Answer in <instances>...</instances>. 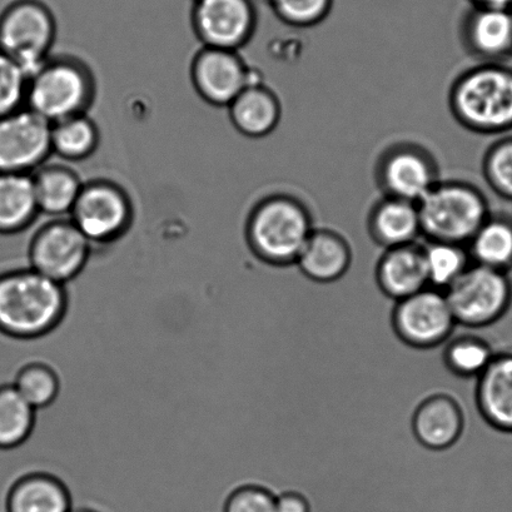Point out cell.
Instances as JSON below:
<instances>
[{
    "label": "cell",
    "instance_id": "cell-29",
    "mask_svg": "<svg viewBox=\"0 0 512 512\" xmlns=\"http://www.w3.org/2000/svg\"><path fill=\"white\" fill-rule=\"evenodd\" d=\"M495 355L496 352L485 338L461 335L447 342L442 361L452 375L461 379H477Z\"/></svg>",
    "mask_w": 512,
    "mask_h": 512
},
{
    "label": "cell",
    "instance_id": "cell-12",
    "mask_svg": "<svg viewBox=\"0 0 512 512\" xmlns=\"http://www.w3.org/2000/svg\"><path fill=\"white\" fill-rule=\"evenodd\" d=\"M52 124L24 107L0 118V173L33 175L53 156Z\"/></svg>",
    "mask_w": 512,
    "mask_h": 512
},
{
    "label": "cell",
    "instance_id": "cell-9",
    "mask_svg": "<svg viewBox=\"0 0 512 512\" xmlns=\"http://www.w3.org/2000/svg\"><path fill=\"white\" fill-rule=\"evenodd\" d=\"M93 245L67 218L43 223L28 246V266L49 280L67 286L87 267Z\"/></svg>",
    "mask_w": 512,
    "mask_h": 512
},
{
    "label": "cell",
    "instance_id": "cell-1",
    "mask_svg": "<svg viewBox=\"0 0 512 512\" xmlns=\"http://www.w3.org/2000/svg\"><path fill=\"white\" fill-rule=\"evenodd\" d=\"M68 306L67 286L33 268L0 271V335L17 341L47 336L61 325Z\"/></svg>",
    "mask_w": 512,
    "mask_h": 512
},
{
    "label": "cell",
    "instance_id": "cell-35",
    "mask_svg": "<svg viewBox=\"0 0 512 512\" xmlns=\"http://www.w3.org/2000/svg\"><path fill=\"white\" fill-rule=\"evenodd\" d=\"M276 512H312V505L302 492L287 490L276 494Z\"/></svg>",
    "mask_w": 512,
    "mask_h": 512
},
{
    "label": "cell",
    "instance_id": "cell-8",
    "mask_svg": "<svg viewBox=\"0 0 512 512\" xmlns=\"http://www.w3.org/2000/svg\"><path fill=\"white\" fill-rule=\"evenodd\" d=\"M131 197L118 183L109 180L84 182L69 220L94 246L121 240L132 226Z\"/></svg>",
    "mask_w": 512,
    "mask_h": 512
},
{
    "label": "cell",
    "instance_id": "cell-21",
    "mask_svg": "<svg viewBox=\"0 0 512 512\" xmlns=\"http://www.w3.org/2000/svg\"><path fill=\"white\" fill-rule=\"evenodd\" d=\"M232 126L242 136L261 139L276 131L282 118V104L273 89L260 79L252 82L227 107Z\"/></svg>",
    "mask_w": 512,
    "mask_h": 512
},
{
    "label": "cell",
    "instance_id": "cell-14",
    "mask_svg": "<svg viewBox=\"0 0 512 512\" xmlns=\"http://www.w3.org/2000/svg\"><path fill=\"white\" fill-rule=\"evenodd\" d=\"M256 79L240 52L202 47L192 59L193 88L213 107L227 108Z\"/></svg>",
    "mask_w": 512,
    "mask_h": 512
},
{
    "label": "cell",
    "instance_id": "cell-3",
    "mask_svg": "<svg viewBox=\"0 0 512 512\" xmlns=\"http://www.w3.org/2000/svg\"><path fill=\"white\" fill-rule=\"evenodd\" d=\"M449 107L461 127L480 134L512 128V71L496 63H482L456 77Z\"/></svg>",
    "mask_w": 512,
    "mask_h": 512
},
{
    "label": "cell",
    "instance_id": "cell-13",
    "mask_svg": "<svg viewBox=\"0 0 512 512\" xmlns=\"http://www.w3.org/2000/svg\"><path fill=\"white\" fill-rule=\"evenodd\" d=\"M252 0H198L193 3L191 23L202 47L240 52L257 29Z\"/></svg>",
    "mask_w": 512,
    "mask_h": 512
},
{
    "label": "cell",
    "instance_id": "cell-38",
    "mask_svg": "<svg viewBox=\"0 0 512 512\" xmlns=\"http://www.w3.org/2000/svg\"><path fill=\"white\" fill-rule=\"evenodd\" d=\"M192 2H193V3H196V2H198V0H192Z\"/></svg>",
    "mask_w": 512,
    "mask_h": 512
},
{
    "label": "cell",
    "instance_id": "cell-30",
    "mask_svg": "<svg viewBox=\"0 0 512 512\" xmlns=\"http://www.w3.org/2000/svg\"><path fill=\"white\" fill-rule=\"evenodd\" d=\"M12 385L34 410L48 409L61 394L62 382L54 367L33 361L16 372Z\"/></svg>",
    "mask_w": 512,
    "mask_h": 512
},
{
    "label": "cell",
    "instance_id": "cell-33",
    "mask_svg": "<svg viewBox=\"0 0 512 512\" xmlns=\"http://www.w3.org/2000/svg\"><path fill=\"white\" fill-rule=\"evenodd\" d=\"M482 172L492 190L512 200V138L497 142L487 151Z\"/></svg>",
    "mask_w": 512,
    "mask_h": 512
},
{
    "label": "cell",
    "instance_id": "cell-16",
    "mask_svg": "<svg viewBox=\"0 0 512 512\" xmlns=\"http://www.w3.org/2000/svg\"><path fill=\"white\" fill-rule=\"evenodd\" d=\"M419 444L432 451L454 446L465 431V414L454 396L434 394L417 405L411 420Z\"/></svg>",
    "mask_w": 512,
    "mask_h": 512
},
{
    "label": "cell",
    "instance_id": "cell-6",
    "mask_svg": "<svg viewBox=\"0 0 512 512\" xmlns=\"http://www.w3.org/2000/svg\"><path fill=\"white\" fill-rule=\"evenodd\" d=\"M57 21L42 0H16L0 14V52L31 77L52 57Z\"/></svg>",
    "mask_w": 512,
    "mask_h": 512
},
{
    "label": "cell",
    "instance_id": "cell-37",
    "mask_svg": "<svg viewBox=\"0 0 512 512\" xmlns=\"http://www.w3.org/2000/svg\"><path fill=\"white\" fill-rule=\"evenodd\" d=\"M73 512H99V511L92 510V509H82V510H74Z\"/></svg>",
    "mask_w": 512,
    "mask_h": 512
},
{
    "label": "cell",
    "instance_id": "cell-24",
    "mask_svg": "<svg viewBox=\"0 0 512 512\" xmlns=\"http://www.w3.org/2000/svg\"><path fill=\"white\" fill-rule=\"evenodd\" d=\"M39 216L32 175L0 173V236H14Z\"/></svg>",
    "mask_w": 512,
    "mask_h": 512
},
{
    "label": "cell",
    "instance_id": "cell-11",
    "mask_svg": "<svg viewBox=\"0 0 512 512\" xmlns=\"http://www.w3.org/2000/svg\"><path fill=\"white\" fill-rule=\"evenodd\" d=\"M376 180L384 196L419 203L441 178L436 159L427 149L400 142L381 154Z\"/></svg>",
    "mask_w": 512,
    "mask_h": 512
},
{
    "label": "cell",
    "instance_id": "cell-15",
    "mask_svg": "<svg viewBox=\"0 0 512 512\" xmlns=\"http://www.w3.org/2000/svg\"><path fill=\"white\" fill-rule=\"evenodd\" d=\"M460 32L466 51L485 63H495L512 53L510 9L474 7L462 19Z\"/></svg>",
    "mask_w": 512,
    "mask_h": 512
},
{
    "label": "cell",
    "instance_id": "cell-23",
    "mask_svg": "<svg viewBox=\"0 0 512 512\" xmlns=\"http://www.w3.org/2000/svg\"><path fill=\"white\" fill-rule=\"evenodd\" d=\"M39 215L67 218L81 195L84 181L64 163H46L32 175Z\"/></svg>",
    "mask_w": 512,
    "mask_h": 512
},
{
    "label": "cell",
    "instance_id": "cell-25",
    "mask_svg": "<svg viewBox=\"0 0 512 512\" xmlns=\"http://www.w3.org/2000/svg\"><path fill=\"white\" fill-rule=\"evenodd\" d=\"M466 248L471 263L509 272L512 268V222L490 215Z\"/></svg>",
    "mask_w": 512,
    "mask_h": 512
},
{
    "label": "cell",
    "instance_id": "cell-28",
    "mask_svg": "<svg viewBox=\"0 0 512 512\" xmlns=\"http://www.w3.org/2000/svg\"><path fill=\"white\" fill-rule=\"evenodd\" d=\"M422 252L427 283L436 290L446 291L471 265L466 246L456 243L426 241Z\"/></svg>",
    "mask_w": 512,
    "mask_h": 512
},
{
    "label": "cell",
    "instance_id": "cell-18",
    "mask_svg": "<svg viewBox=\"0 0 512 512\" xmlns=\"http://www.w3.org/2000/svg\"><path fill=\"white\" fill-rule=\"evenodd\" d=\"M352 265L349 241L330 228H315L303 246L296 266L303 276L317 283L341 280Z\"/></svg>",
    "mask_w": 512,
    "mask_h": 512
},
{
    "label": "cell",
    "instance_id": "cell-7",
    "mask_svg": "<svg viewBox=\"0 0 512 512\" xmlns=\"http://www.w3.org/2000/svg\"><path fill=\"white\" fill-rule=\"evenodd\" d=\"M445 292L457 325H494L510 310L512 283L505 272L471 263Z\"/></svg>",
    "mask_w": 512,
    "mask_h": 512
},
{
    "label": "cell",
    "instance_id": "cell-20",
    "mask_svg": "<svg viewBox=\"0 0 512 512\" xmlns=\"http://www.w3.org/2000/svg\"><path fill=\"white\" fill-rule=\"evenodd\" d=\"M476 405L495 430L512 434V354H496L477 377Z\"/></svg>",
    "mask_w": 512,
    "mask_h": 512
},
{
    "label": "cell",
    "instance_id": "cell-19",
    "mask_svg": "<svg viewBox=\"0 0 512 512\" xmlns=\"http://www.w3.org/2000/svg\"><path fill=\"white\" fill-rule=\"evenodd\" d=\"M376 281L385 296L395 302L429 287L422 245L389 248L376 266Z\"/></svg>",
    "mask_w": 512,
    "mask_h": 512
},
{
    "label": "cell",
    "instance_id": "cell-32",
    "mask_svg": "<svg viewBox=\"0 0 512 512\" xmlns=\"http://www.w3.org/2000/svg\"><path fill=\"white\" fill-rule=\"evenodd\" d=\"M28 81V74L0 52V118L26 107Z\"/></svg>",
    "mask_w": 512,
    "mask_h": 512
},
{
    "label": "cell",
    "instance_id": "cell-17",
    "mask_svg": "<svg viewBox=\"0 0 512 512\" xmlns=\"http://www.w3.org/2000/svg\"><path fill=\"white\" fill-rule=\"evenodd\" d=\"M6 512H73V499L66 482L48 471H29L9 485Z\"/></svg>",
    "mask_w": 512,
    "mask_h": 512
},
{
    "label": "cell",
    "instance_id": "cell-5",
    "mask_svg": "<svg viewBox=\"0 0 512 512\" xmlns=\"http://www.w3.org/2000/svg\"><path fill=\"white\" fill-rule=\"evenodd\" d=\"M426 241L466 246L489 218V203L472 183L440 181L417 203Z\"/></svg>",
    "mask_w": 512,
    "mask_h": 512
},
{
    "label": "cell",
    "instance_id": "cell-10",
    "mask_svg": "<svg viewBox=\"0 0 512 512\" xmlns=\"http://www.w3.org/2000/svg\"><path fill=\"white\" fill-rule=\"evenodd\" d=\"M391 321L397 337L419 350L449 341L457 325L445 292L432 287L396 302Z\"/></svg>",
    "mask_w": 512,
    "mask_h": 512
},
{
    "label": "cell",
    "instance_id": "cell-36",
    "mask_svg": "<svg viewBox=\"0 0 512 512\" xmlns=\"http://www.w3.org/2000/svg\"><path fill=\"white\" fill-rule=\"evenodd\" d=\"M474 3V7H492V8H505L512 7V0H470Z\"/></svg>",
    "mask_w": 512,
    "mask_h": 512
},
{
    "label": "cell",
    "instance_id": "cell-34",
    "mask_svg": "<svg viewBox=\"0 0 512 512\" xmlns=\"http://www.w3.org/2000/svg\"><path fill=\"white\" fill-rule=\"evenodd\" d=\"M223 512H276V494L260 484H245L228 494Z\"/></svg>",
    "mask_w": 512,
    "mask_h": 512
},
{
    "label": "cell",
    "instance_id": "cell-27",
    "mask_svg": "<svg viewBox=\"0 0 512 512\" xmlns=\"http://www.w3.org/2000/svg\"><path fill=\"white\" fill-rule=\"evenodd\" d=\"M37 412L12 382L0 384V451L17 450L31 439Z\"/></svg>",
    "mask_w": 512,
    "mask_h": 512
},
{
    "label": "cell",
    "instance_id": "cell-2",
    "mask_svg": "<svg viewBox=\"0 0 512 512\" xmlns=\"http://www.w3.org/2000/svg\"><path fill=\"white\" fill-rule=\"evenodd\" d=\"M311 211L288 193H273L253 206L246 221V241L258 260L273 267L296 265L313 230Z\"/></svg>",
    "mask_w": 512,
    "mask_h": 512
},
{
    "label": "cell",
    "instance_id": "cell-22",
    "mask_svg": "<svg viewBox=\"0 0 512 512\" xmlns=\"http://www.w3.org/2000/svg\"><path fill=\"white\" fill-rule=\"evenodd\" d=\"M367 228L372 240L384 250L417 243L422 236L419 207L384 196L371 208Z\"/></svg>",
    "mask_w": 512,
    "mask_h": 512
},
{
    "label": "cell",
    "instance_id": "cell-4",
    "mask_svg": "<svg viewBox=\"0 0 512 512\" xmlns=\"http://www.w3.org/2000/svg\"><path fill=\"white\" fill-rule=\"evenodd\" d=\"M96 98V79L86 63L53 56L28 81L26 107L53 124L88 113Z\"/></svg>",
    "mask_w": 512,
    "mask_h": 512
},
{
    "label": "cell",
    "instance_id": "cell-31",
    "mask_svg": "<svg viewBox=\"0 0 512 512\" xmlns=\"http://www.w3.org/2000/svg\"><path fill=\"white\" fill-rule=\"evenodd\" d=\"M266 3L286 26L312 28L330 16L335 0H266Z\"/></svg>",
    "mask_w": 512,
    "mask_h": 512
},
{
    "label": "cell",
    "instance_id": "cell-26",
    "mask_svg": "<svg viewBox=\"0 0 512 512\" xmlns=\"http://www.w3.org/2000/svg\"><path fill=\"white\" fill-rule=\"evenodd\" d=\"M52 153L64 162H83L96 153L101 132L88 113L52 124Z\"/></svg>",
    "mask_w": 512,
    "mask_h": 512
}]
</instances>
